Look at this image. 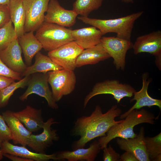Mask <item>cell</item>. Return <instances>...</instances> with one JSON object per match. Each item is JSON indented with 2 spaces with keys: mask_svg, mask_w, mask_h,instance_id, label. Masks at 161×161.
Wrapping results in <instances>:
<instances>
[{
  "mask_svg": "<svg viewBox=\"0 0 161 161\" xmlns=\"http://www.w3.org/2000/svg\"><path fill=\"white\" fill-rule=\"evenodd\" d=\"M100 146L98 141L95 140L87 148H80L72 151H62L55 153V160L93 161L100 152Z\"/></svg>",
  "mask_w": 161,
  "mask_h": 161,
  "instance_id": "17",
  "label": "cell"
},
{
  "mask_svg": "<svg viewBox=\"0 0 161 161\" xmlns=\"http://www.w3.org/2000/svg\"><path fill=\"white\" fill-rule=\"evenodd\" d=\"M83 49L73 41L49 52L48 56L64 69L74 71L77 57Z\"/></svg>",
  "mask_w": 161,
  "mask_h": 161,
  "instance_id": "10",
  "label": "cell"
},
{
  "mask_svg": "<svg viewBox=\"0 0 161 161\" xmlns=\"http://www.w3.org/2000/svg\"><path fill=\"white\" fill-rule=\"evenodd\" d=\"M33 32H25L18 38L26 64L27 66L31 65L34 57L43 48L41 43L34 35Z\"/></svg>",
  "mask_w": 161,
  "mask_h": 161,
  "instance_id": "22",
  "label": "cell"
},
{
  "mask_svg": "<svg viewBox=\"0 0 161 161\" xmlns=\"http://www.w3.org/2000/svg\"><path fill=\"white\" fill-rule=\"evenodd\" d=\"M58 123L53 118L48 119L44 122L42 133L38 135L31 134L27 146L36 152L45 153L46 150L53 144L54 141H58L59 139L57 130L51 127L52 125Z\"/></svg>",
  "mask_w": 161,
  "mask_h": 161,
  "instance_id": "11",
  "label": "cell"
},
{
  "mask_svg": "<svg viewBox=\"0 0 161 161\" xmlns=\"http://www.w3.org/2000/svg\"><path fill=\"white\" fill-rule=\"evenodd\" d=\"M155 57V63L157 66L161 70V55Z\"/></svg>",
  "mask_w": 161,
  "mask_h": 161,
  "instance_id": "37",
  "label": "cell"
},
{
  "mask_svg": "<svg viewBox=\"0 0 161 161\" xmlns=\"http://www.w3.org/2000/svg\"><path fill=\"white\" fill-rule=\"evenodd\" d=\"M100 42L110 57L113 59V64L117 70H124L128 51L132 49L131 41L117 37H102Z\"/></svg>",
  "mask_w": 161,
  "mask_h": 161,
  "instance_id": "7",
  "label": "cell"
},
{
  "mask_svg": "<svg viewBox=\"0 0 161 161\" xmlns=\"http://www.w3.org/2000/svg\"><path fill=\"white\" fill-rule=\"evenodd\" d=\"M72 30L58 24L44 21L35 35L43 48L48 52L74 41Z\"/></svg>",
  "mask_w": 161,
  "mask_h": 161,
  "instance_id": "4",
  "label": "cell"
},
{
  "mask_svg": "<svg viewBox=\"0 0 161 161\" xmlns=\"http://www.w3.org/2000/svg\"><path fill=\"white\" fill-rule=\"evenodd\" d=\"M120 161H139L133 153L127 151H126L120 156Z\"/></svg>",
  "mask_w": 161,
  "mask_h": 161,
  "instance_id": "35",
  "label": "cell"
},
{
  "mask_svg": "<svg viewBox=\"0 0 161 161\" xmlns=\"http://www.w3.org/2000/svg\"><path fill=\"white\" fill-rule=\"evenodd\" d=\"M15 80L12 78L0 75V92L15 82Z\"/></svg>",
  "mask_w": 161,
  "mask_h": 161,
  "instance_id": "34",
  "label": "cell"
},
{
  "mask_svg": "<svg viewBox=\"0 0 161 161\" xmlns=\"http://www.w3.org/2000/svg\"><path fill=\"white\" fill-rule=\"evenodd\" d=\"M146 151L150 161L161 160V133L150 137H145Z\"/></svg>",
  "mask_w": 161,
  "mask_h": 161,
  "instance_id": "27",
  "label": "cell"
},
{
  "mask_svg": "<svg viewBox=\"0 0 161 161\" xmlns=\"http://www.w3.org/2000/svg\"><path fill=\"white\" fill-rule=\"evenodd\" d=\"M48 73V83L51 86L53 97L55 102L74 90L76 78L73 71L63 69L49 72Z\"/></svg>",
  "mask_w": 161,
  "mask_h": 161,
  "instance_id": "6",
  "label": "cell"
},
{
  "mask_svg": "<svg viewBox=\"0 0 161 161\" xmlns=\"http://www.w3.org/2000/svg\"><path fill=\"white\" fill-rule=\"evenodd\" d=\"M48 72H37L32 74L28 83V87L19 97L20 100L25 101L29 96L35 94L45 98L49 107L53 109H58V106L53 98L48 86Z\"/></svg>",
  "mask_w": 161,
  "mask_h": 161,
  "instance_id": "8",
  "label": "cell"
},
{
  "mask_svg": "<svg viewBox=\"0 0 161 161\" xmlns=\"http://www.w3.org/2000/svg\"><path fill=\"white\" fill-rule=\"evenodd\" d=\"M2 141L0 140V160H1L3 158V155L1 150V147Z\"/></svg>",
  "mask_w": 161,
  "mask_h": 161,
  "instance_id": "39",
  "label": "cell"
},
{
  "mask_svg": "<svg viewBox=\"0 0 161 161\" xmlns=\"http://www.w3.org/2000/svg\"><path fill=\"white\" fill-rule=\"evenodd\" d=\"M24 146L13 145L9 141L2 142L1 147L2 154H8L30 159L33 161H47L50 160H55L56 153L47 154L31 151Z\"/></svg>",
  "mask_w": 161,
  "mask_h": 161,
  "instance_id": "21",
  "label": "cell"
},
{
  "mask_svg": "<svg viewBox=\"0 0 161 161\" xmlns=\"http://www.w3.org/2000/svg\"><path fill=\"white\" fill-rule=\"evenodd\" d=\"M35 61L32 65L27 66L21 77L29 76L37 72L46 73L64 69L53 62L48 56L39 52L35 55Z\"/></svg>",
  "mask_w": 161,
  "mask_h": 161,
  "instance_id": "24",
  "label": "cell"
},
{
  "mask_svg": "<svg viewBox=\"0 0 161 161\" xmlns=\"http://www.w3.org/2000/svg\"><path fill=\"white\" fill-rule=\"evenodd\" d=\"M2 115L9 127L14 144H20L24 146L27 145L32 132L14 115L13 111L7 110L3 112Z\"/></svg>",
  "mask_w": 161,
  "mask_h": 161,
  "instance_id": "18",
  "label": "cell"
},
{
  "mask_svg": "<svg viewBox=\"0 0 161 161\" xmlns=\"http://www.w3.org/2000/svg\"><path fill=\"white\" fill-rule=\"evenodd\" d=\"M71 33L74 41L83 49L100 43L103 35L100 31L93 26L72 30Z\"/></svg>",
  "mask_w": 161,
  "mask_h": 161,
  "instance_id": "20",
  "label": "cell"
},
{
  "mask_svg": "<svg viewBox=\"0 0 161 161\" xmlns=\"http://www.w3.org/2000/svg\"><path fill=\"white\" fill-rule=\"evenodd\" d=\"M144 128L142 127L135 137L124 139L117 137V143L122 150L133 153L139 161H150L145 143Z\"/></svg>",
  "mask_w": 161,
  "mask_h": 161,
  "instance_id": "15",
  "label": "cell"
},
{
  "mask_svg": "<svg viewBox=\"0 0 161 161\" xmlns=\"http://www.w3.org/2000/svg\"><path fill=\"white\" fill-rule=\"evenodd\" d=\"M122 113V110L117 105H113L106 112L103 113L100 106L97 105L90 115L78 118L75 122L71 134L72 136L80 137L72 143L73 150L84 148L92 140L105 136L112 126L123 121V119L115 120V118Z\"/></svg>",
  "mask_w": 161,
  "mask_h": 161,
  "instance_id": "1",
  "label": "cell"
},
{
  "mask_svg": "<svg viewBox=\"0 0 161 161\" xmlns=\"http://www.w3.org/2000/svg\"><path fill=\"white\" fill-rule=\"evenodd\" d=\"M26 15L25 32L36 30L44 22L50 0H22Z\"/></svg>",
  "mask_w": 161,
  "mask_h": 161,
  "instance_id": "9",
  "label": "cell"
},
{
  "mask_svg": "<svg viewBox=\"0 0 161 161\" xmlns=\"http://www.w3.org/2000/svg\"><path fill=\"white\" fill-rule=\"evenodd\" d=\"M103 149V159L104 161H120V155L117 152L111 145Z\"/></svg>",
  "mask_w": 161,
  "mask_h": 161,
  "instance_id": "30",
  "label": "cell"
},
{
  "mask_svg": "<svg viewBox=\"0 0 161 161\" xmlns=\"http://www.w3.org/2000/svg\"><path fill=\"white\" fill-rule=\"evenodd\" d=\"M22 52L18 38L0 51V58L10 69L21 74L25 71L27 66L22 58Z\"/></svg>",
  "mask_w": 161,
  "mask_h": 161,
  "instance_id": "13",
  "label": "cell"
},
{
  "mask_svg": "<svg viewBox=\"0 0 161 161\" xmlns=\"http://www.w3.org/2000/svg\"><path fill=\"white\" fill-rule=\"evenodd\" d=\"M110 58L100 42L94 47L83 49L77 57L76 66L95 64Z\"/></svg>",
  "mask_w": 161,
  "mask_h": 161,
  "instance_id": "23",
  "label": "cell"
},
{
  "mask_svg": "<svg viewBox=\"0 0 161 161\" xmlns=\"http://www.w3.org/2000/svg\"><path fill=\"white\" fill-rule=\"evenodd\" d=\"M10 20L19 38L25 33L24 27L26 19L22 0H10L8 5Z\"/></svg>",
  "mask_w": 161,
  "mask_h": 161,
  "instance_id": "25",
  "label": "cell"
},
{
  "mask_svg": "<svg viewBox=\"0 0 161 161\" xmlns=\"http://www.w3.org/2000/svg\"><path fill=\"white\" fill-rule=\"evenodd\" d=\"M45 15L44 21L70 27L76 23L78 14L73 10L65 9L57 0H50Z\"/></svg>",
  "mask_w": 161,
  "mask_h": 161,
  "instance_id": "12",
  "label": "cell"
},
{
  "mask_svg": "<svg viewBox=\"0 0 161 161\" xmlns=\"http://www.w3.org/2000/svg\"><path fill=\"white\" fill-rule=\"evenodd\" d=\"M134 0H122V1L126 3H133Z\"/></svg>",
  "mask_w": 161,
  "mask_h": 161,
  "instance_id": "40",
  "label": "cell"
},
{
  "mask_svg": "<svg viewBox=\"0 0 161 161\" xmlns=\"http://www.w3.org/2000/svg\"><path fill=\"white\" fill-rule=\"evenodd\" d=\"M103 0H76L73 3L72 10L78 15L88 17L92 11L102 5Z\"/></svg>",
  "mask_w": 161,
  "mask_h": 161,
  "instance_id": "26",
  "label": "cell"
},
{
  "mask_svg": "<svg viewBox=\"0 0 161 161\" xmlns=\"http://www.w3.org/2000/svg\"><path fill=\"white\" fill-rule=\"evenodd\" d=\"M30 78V75L24 77L18 81L13 82L0 92V108L7 105L10 97L16 89L27 86Z\"/></svg>",
  "mask_w": 161,
  "mask_h": 161,
  "instance_id": "28",
  "label": "cell"
},
{
  "mask_svg": "<svg viewBox=\"0 0 161 161\" xmlns=\"http://www.w3.org/2000/svg\"><path fill=\"white\" fill-rule=\"evenodd\" d=\"M0 75L6 76L18 80L22 79L21 74L15 72L8 68L0 58Z\"/></svg>",
  "mask_w": 161,
  "mask_h": 161,
  "instance_id": "32",
  "label": "cell"
},
{
  "mask_svg": "<svg viewBox=\"0 0 161 161\" xmlns=\"http://www.w3.org/2000/svg\"><path fill=\"white\" fill-rule=\"evenodd\" d=\"M10 0H0V4L8 5Z\"/></svg>",
  "mask_w": 161,
  "mask_h": 161,
  "instance_id": "38",
  "label": "cell"
},
{
  "mask_svg": "<svg viewBox=\"0 0 161 161\" xmlns=\"http://www.w3.org/2000/svg\"><path fill=\"white\" fill-rule=\"evenodd\" d=\"M0 140L2 141L12 140L11 133L2 115L0 114Z\"/></svg>",
  "mask_w": 161,
  "mask_h": 161,
  "instance_id": "31",
  "label": "cell"
},
{
  "mask_svg": "<svg viewBox=\"0 0 161 161\" xmlns=\"http://www.w3.org/2000/svg\"><path fill=\"white\" fill-rule=\"evenodd\" d=\"M148 73H145L142 75V86L138 91H136L133 94V97L130 100L131 102L135 100L136 102L133 106L128 110L120 115V119H123L132 110L139 109L142 107L148 106L149 107L153 106H158L161 109V100L154 99L148 94V90L149 85L151 80L148 78Z\"/></svg>",
  "mask_w": 161,
  "mask_h": 161,
  "instance_id": "14",
  "label": "cell"
},
{
  "mask_svg": "<svg viewBox=\"0 0 161 161\" xmlns=\"http://www.w3.org/2000/svg\"><path fill=\"white\" fill-rule=\"evenodd\" d=\"M132 48L137 55L142 52L149 53L155 56L161 55V31L158 30L138 37Z\"/></svg>",
  "mask_w": 161,
  "mask_h": 161,
  "instance_id": "16",
  "label": "cell"
},
{
  "mask_svg": "<svg viewBox=\"0 0 161 161\" xmlns=\"http://www.w3.org/2000/svg\"><path fill=\"white\" fill-rule=\"evenodd\" d=\"M13 113L30 132H37L42 129L44 122L41 109H36L27 105L23 110L18 112H13Z\"/></svg>",
  "mask_w": 161,
  "mask_h": 161,
  "instance_id": "19",
  "label": "cell"
},
{
  "mask_svg": "<svg viewBox=\"0 0 161 161\" xmlns=\"http://www.w3.org/2000/svg\"><path fill=\"white\" fill-rule=\"evenodd\" d=\"M121 123L112 126L104 136L98 140L101 149L107 146L112 140L119 137L124 139L133 138L137 134L134 132V128L139 124L147 123H154V114L143 109L132 110Z\"/></svg>",
  "mask_w": 161,
  "mask_h": 161,
  "instance_id": "2",
  "label": "cell"
},
{
  "mask_svg": "<svg viewBox=\"0 0 161 161\" xmlns=\"http://www.w3.org/2000/svg\"><path fill=\"white\" fill-rule=\"evenodd\" d=\"M18 38L12 22L10 20L0 28V51L5 49Z\"/></svg>",
  "mask_w": 161,
  "mask_h": 161,
  "instance_id": "29",
  "label": "cell"
},
{
  "mask_svg": "<svg viewBox=\"0 0 161 161\" xmlns=\"http://www.w3.org/2000/svg\"><path fill=\"white\" fill-rule=\"evenodd\" d=\"M131 85L120 83L116 79L107 80L95 84L92 90L85 97L84 101L85 108L89 100L94 96L103 94H109L113 96L117 103L125 97H131L136 91Z\"/></svg>",
  "mask_w": 161,
  "mask_h": 161,
  "instance_id": "5",
  "label": "cell"
},
{
  "mask_svg": "<svg viewBox=\"0 0 161 161\" xmlns=\"http://www.w3.org/2000/svg\"><path fill=\"white\" fill-rule=\"evenodd\" d=\"M10 20L8 5L0 4V28Z\"/></svg>",
  "mask_w": 161,
  "mask_h": 161,
  "instance_id": "33",
  "label": "cell"
},
{
  "mask_svg": "<svg viewBox=\"0 0 161 161\" xmlns=\"http://www.w3.org/2000/svg\"><path fill=\"white\" fill-rule=\"evenodd\" d=\"M143 13L140 11L118 18L102 19L82 16L78 18L83 23L99 30L103 35L109 32L117 34V37L131 41V33L135 21Z\"/></svg>",
  "mask_w": 161,
  "mask_h": 161,
  "instance_id": "3",
  "label": "cell"
},
{
  "mask_svg": "<svg viewBox=\"0 0 161 161\" xmlns=\"http://www.w3.org/2000/svg\"><path fill=\"white\" fill-rule=\"evenodd\" d=\"M2 155L13 161H33V160L30 159L24 158L8 154H3Z\"/></svg>",
  "mask_w": 161,
  "mask_h": 161,
  "instance_id": "36",
  "label": "cell"
}]
</instances>
